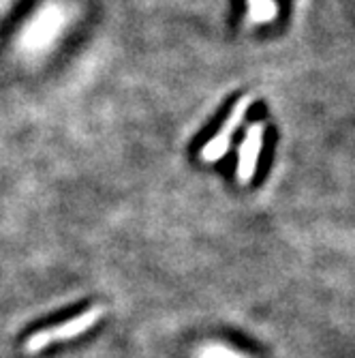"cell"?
Returning a JSON list of instances; mask_svg holds the SVG:
<instances>
[{
    "label": "cell",
    "instance_id": "6da1fadb",
    "mask_svg": "<svg viewBox=\"0 0 355 358\" xmlns=\"http://www.w3.org/2000/svg\"><path fill=\"white\" fill-rule=\"evenodd\" d=\"M64 24H67V9L60 3H56V0H47V3L35 13V17L24 26L20 45L26 52L41 54L54 43V39L60 35Z\"/></svg>",
    "mask_w": 355,
    "mask_h": 358
},
{
    "label": "cell",
    "instance_id": "7a4b0ae2",
    "mask_svg": "<svg viewBox=\"0 0 355 358\" xmlns=\"http://www.w3.org/2000/svg\"><path fill=\"white\" fill-rule=\"evenodd\" d=\"M101 313H103L101 307H92V309H88L86 313H82V315H77V317H73V320H69V322L60 324V327H56V329H47V331L35 333V335H32V337L28 339L26 350H28V352H39V350H43L45 345H50V343H54V341H67V339H73V337L86 333L90 327H94V324L99 322Z\"/></svg>",
    "mask_w": 355,
    "mask_h": 358
},
{
    "label": "cell",
    "instance_id": "3957f363",
    "mask_svg": "<svg viewBox=\"0 0 355 358\" xmlns=\"http://www.w3.org/2000/svg\"><path fill=\"white\" fill-rule=\"evenodd\" d=\"M248 106H250V99H248V96H242V99L234 106L232 114L227 116V120L222 122V127H220V131L216 134V138H212V140L202 148V159H204V161L212 164V161H218L225 152H227L229 142H232V138H234V131L240 127V122L244 120Z\"/></svg>",
    "mask_w": 355,
    "mask_h": 358
},
{
    "label": "cell",
    "instance_id": "277c9868",
    "mask_svg": "<svg viewBox=\"0 0 355 358\" xmlns=\"http://www.w3.org/2000/svg\"><path fill=\"white\" fill-rule=\"evenodd\" d=\"M264 122H255L246 131L244 142L240 144V157H238V180L242 185H248L255 170H257V159H259V150L264 144Z\"/></svg>",
    "mask_w": 355,
    "mask_h": 358
},
{
    "label": "cell",
    "instance_id": "5b68a950",
    "mask_svg": "<svg viewBox=\"0 0 355 358\" xmlns=\"http://www.w3.org/2000/svg\"><path fill=\"white\" fill-rule=\"evenodd\" d=\"M199 358H246L234 350H227V348H222V345H208L199 352Z\"/></svg>",
    "mask_w": 355,
    "mask_h": 358
}]
</instances>
